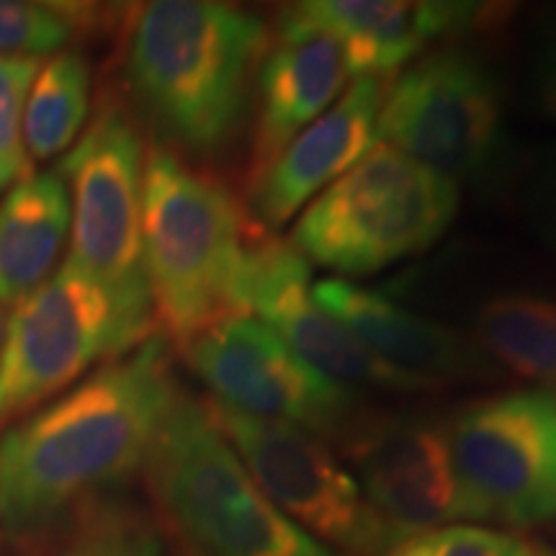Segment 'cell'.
<instances>
[{
  "mask_svg": "<svg viewBox=\"0 0 556 556\" xmlns=\"http://www.w3.org/2000/svg\"><path fill=\"white\" fill-rule=\"evenodd\" d=\"M180 397L168 340L150 336L0 433V526L39 533L148 464Z\"/></svg>",
  "mask_w": 556,
  "mask_h": 556,
  "instance_id": "cell-1",
  "label": "cell"
},
{
  "mask_svg": "<svg viewBox=\"0 0 556 556\" xmlns=\"http://www.w3.org/2000/svg\"><path fill=\"white\" fill-rule=\"evenodd\" d=\"M340 438L394 546L458 520H482L458 479L446 422L415 413H358Z\"/></svg>",
  "mask_w": 556,
  "mask_h": 556,
  "instance_id": "cell-12",
  "label": "cell"
},
{
  "mask_svg": "<svg viewBox=\"0 0 556 556\" xmlns=\"http://www.w3.org/2000/svg\"><path fill=\"white\" fill-rule=\"evenodd\" d=\"M446 435L482 520L531 528L556 518V392L479 397L451 415Z\"/></svg>",
  "mask_w": 556,
  "mask_h": 556,
  "instance_id": "cell-9",
  "label": "cell"
},
{
  "mask_svg": "<svg viewBox=\"0 0 556 556\" xmlns=\"http://www.w3.org/2000/svg\"><path fill=\"white\" fill-rule=\"evenodd\" d=\"M531 99L544 119L556 122V24L544 29L533 50Z\"/></svg>",
  "mask_w": 556,
  "mask_h": 556,
  "instance_id": "cell-25",
  "label": "cell"
},
{
  "mask_svg": "<svg viewBox=\"0 0 556 556\" xmlns=\"http://www.w3.org/2000/svg\"><path fill=\"white\" fill-rule=\"evenodd\" d=\"M456 208L454 180L377 142L304 208L289 242L340 276H371L433 248Z\"/></svg>",
  "mask_w": 556,
  "mask_h": 556,
  "instance_id": "cell-5",
  "label": "cell"
},
{
  "mask_svg": "<svg viewBox=\"0 0 556 556\" xmlns=\"http://www.w3.org/2000/svg\"><path fill=\"white\" fill-rule=\"evenodd\" d=\"M351 75L336 41L312 31H278L261 62L253 96L248 184L332 106Z\"/></svg>",
  "mask_w": 556,
  "mask_h": 556,
  "instance_id": "cell-17",
  "label": "cell"
},
{
  "mask_svg": "<svg viewBox=\"0 0 556 556\" xmlns=\"http://www.w3.org/2000/svg\"><path fill=\"white\" fill-rule=\"evenodd\" d=\"M533 554H536V556H556V548L546 546V544H533Z\"/></svg>",
  "mask_w": 556,
  "mask_h": 556,
  "instance_id": "cell-29",
  "label": "cell"
},
{
  "mask_svg": "<svg viewBox=\"0 0 556 556\" xmlns=\"http://www.w3.org/2000/svg\"><path fill=\"white\" fill-rule=\"evenodd\" d=\"M5 330H9V315H5V307H3V304H0V356H3Z\"/></svg>",
  "mask_w": 556,
  "mask_h": 556,
  "instance_id": "cell-28",
  "label": "cell"
},
{
  "mask_svg": "<svg viewBox=\"0 0 556 556\" xmlns=\"http://www.w3.org/2000/svg\"><path fill=\"white\" fill-rule=\"evenodd\" d=\"M381 556H536L533 544L510 531L454 523L417 533Z\"/></svg>",
  "mask_w": 556,
  "mask_h": 556,
  "instance_id": "cell-24",
  "label": "cell"
},
{
  "mask_svg": "<svg viewBox=\"0 0 556 556\" xmlns=\"http://www.w3.org/2000/svg\"><path fill=\"white\" fill-rule=\"evenodd\" d=\"M497 9L477 3H394V0H304L278 13V31H312L336 41L351 80L402 73L430 41L471 31Z\"/></svg>",
  "mask_w": 556,
  "mask_h": 556,
  "instance_id": "cell-14",
  "label": "cell"
},
{
  "mask_svg": "<svg viewBox=\"0 0 556 556\" xmlns=\"http://www.w3.org/2000/svg\"><path fill=\"white\" fill-rule=\"evenodd\" d=\"M315 302L338 319L384 364L428 381L435 392L464 381L497 377V366L484 356L471 336L400 307L377 291L348 278L312 283Z\"/></svg>",
  "mask_w": 556,
  "mask_h": 556,
  "instance_id": "cell-16",
  "label": "cell"
},
{
  "mask_svg": "<svg viewBox=\"0 0 556 556\" xmlns=\"http://www.w3.org/2000/svg\"><path fill=\"white\" fill-rule=\"evenodd\" d=\"M263 229L232 191L152 142L142 176V250L152 312L180 351L222 319L250 315Z\"/></svg>",
  "mask_w": 556,
  "mask_h": 556,
  "instance_id": "cell-3",
  "label": "cell"
},
{
  "mask_svg": "<svg viewBox=\"0 0 556 556\" xmlns=\"http://www.w3.org/2000/svg\"><path fill=\"white\" fill-rule=\"evenodd\" d=\"M165 518L204 556H343L283 516L253 482L204 402L180 392L150 451Z\"/></svg>",
  "mask_w": 556,
  "mask_h": 556,
  "instance_id": "cell-4",
  "label": "cell"
},
{
  "mask_svg": "<svg viewBox=\"0 0 556 556\" xmlns=\"http://www.w3.org/2000/svg\"><path fill=\"white\" fill-rule=\"evenodd\" d=\"M389 80L351 83L338 103L291 139L274 163L248 184L253 222L261 229L287 225L299 208L353 168L377 144V124Z\"/></svg>",
  "mask_w": 556,
  "mask_h": 556,
  "instance_id": "cell-15",
  "label": "cell"
},
{
  "mask_svg": "<svg viewBox=\"0 0 556 556\" xmlns=\"http://www.w3.org/2000/svg\"><path fill=\"white\" fill-rule=\"evenodd\" d=\"M96 16L90 5L0 0V54L39 58L60 52Z\"/></svg>",
  "mask_w": 556,
  "mask_h": 556,
  "instance_id": "cell-22",
  "label": "cell"
},
{
  "mask_svg": "<svg viewBox=\"0 0 556 556\" xmlns=\"http://www.w3.org/2000/svg\"><path fill=\"white\" fill-rule=\"evenodd\" d=\"M90 65L78 50L58 52L39 67L24 111V142L31 160L65 152L86 127Z\"/></svg>",
  "mask_w": 556,
  "mask_h": 556,
  "instance_id": "cell-20",
  "label": "cell"
},
{
  "mask_svg": "<svg viewBox=\"0 0 556 556\" xmlns=\"http://www.w3.org/2000/svg\"><path fill=\"white\" fill-rule=\"evenodd\" d=\"M544 238L552 242L556 248V206H552V212L546 214V227H544Z\"/></svg>",
  "mask_w": 556,
  "mask_h": 556,
  "instance_id": "cell-27",
  "label": "cell"
},
{
  "mask_svg": "<svg viewBox=\"0 0 556 556\" xmlns=\"http://www.w3.org/2000/svg\"><path fill=\"white\" fill-rule=\"evenodd\" d=\"M70 191L67 266L93 278L114 302L124 336L137 348L150 338L152 296L142 250L144 142L122 103L101 101L86 135L60 165Z\"/></svg>",
  "mask_w": 556,
  "mask_h": 556,
  "instance_id": "cell-6",
  "label": "cell"
},
{
  "mask_svg": "<svg viewBox=\"0 0 556 556\" xmlns=\"http://www.w3.org/2000/svg\"><path fill=\"white\" fill-rule=\"evenodd\" d=\"M204 405L263 495L304 533L343 556H381L394 546L353 471L323 438L214 400Z\"/></svg>",
  "mask_w": 556,
  "mask_h": 556,
  "instance_id": "cell-8",
  "label": "cell"
},
{
  "mask_svg": "<svg viewBox=\"0 0 556 556\" xmlns=\"http://www.w3.org/2000/svg\"><path fill=\"white\" fill-rule=\"evenodd\" d=\"M541 186H544V191L552 197V206H556V144H552L544 152V157H541Z\"/></svg>",
  "mask_w": 556,
  "mask_h": 556,
  "instance_id": "cell-26",
  "label": "cell"
},
{
  "mask_svg": "<svg viewBox=\"0 0 556 556\" xmlns=\"http://www.w3.org/2000/svg\"><path fill=\"white\" fill-rule=\"evenodd\" d=\"M70 191L60 170L37 173L0 201V304L18 307L58 274L70 240Z\"/></svg>",
  "mask_w": 556,
  "mask_h": 556,
  "instance_id": "cell-18",
  "label": "cell"
},
{
  "mask_svg": "<svg viewBox=\"0 0 556 556\" xmlns=\"http://www.w3.org/2000/svg\"><path fill=\"white\" fill-rule=\"evenodd\" d=\"M129 351L111 296L65 263L9 317L0 356V426L65 392L99 358Z\"/></svg>",
  "mask_w": 556,
  "mask_h": 556,
  "instance_id": "cell-10",
  "label": "cell"
},
{
  "mask_svg": "<svg viewBox=\"0 0 556 556\" xmlns=\"http://www.w3.org/2000/svg\"><path fill=\"white\" fill-rule=\"evenodd\" d=\"M39 67V58L0 54V191L34 176L24 142V111Z\"/></svg>",
  "mask_w": 556,
  "mask_h": 556,
  "instance_id": "cell-23",
  "label": "cell"
},
{
  "mask_svg": "<svg viewBox=\"0 0 556 556\" xmlns=\"http://www.w3.org/2000/svg\"><path fill=\"white\" fill-rule=\"evenodd\" d=\"M54 556H173L163 528L144 507L99 497L65 520Z\"/></svg>",
  "mask_w": 556,
  "mask_h": 556,
  "instance_id": "cell-21",
  "label": "cell"
},
{
  "mask_svg": "<svg viewBox=\"0 0 556 556\" xmlns=\"http://www.w3.org/2000/svg\"><path fill=\"white\" fill-rule=\"evenodd\" d=\"M258 13L217 0H155L131 11L124 31V86L155 142L214 160L250 119L255 78L270 47Z\"/></svg>",
  "mask_w": 556,
  "mask_h": 556,
  "instance_id": "cell-2",
  "label": "cell"
},
{
  "mask_svg": "<svg viewBox=\"0 0 556 556\" xmlns=\"http://www.w3.org/2000/svg\"><path fill=\"white\" fill-rule=\"evenodd\" d=\"M471 340L507 374L556 392V299L533 291L486 299L471 319Z\"/></svg>",
  "mask_w": 556,
  "mask_h": 556,
  "instance_id": "cell-19",
  "label": "cell"
},
{
  "mask_svg": "<svg viewBox=\"0 0 556 556\" xmlns=\"http://www.w3.org/2000/svg\"><path fill=\"white\" fill-rule=\"evenodd\" d=\"M377 135L454 184H479L505 152L503 83L467 47L422 54L387 83Z\"/></svg>",
  "mask_w": 556,
  "mask_h": 556,
  "instance_id": "cell-7",
  "label": "cell"
},
{
  "mask_svg": "<svg viewBox=\"0 0 556 556\" xmlns=\"http://www.w3.org/2000/svg\"><path fill=\"white\" fill-rule=\"evenodd\" d=\"M250 312H258L278 338L319 374L348 389L426 394L428 381L384 364L351 330L328 315L312 294L309 266L291 242L263 235L253 255Z\"/></svg>",
  "mask_w": 556,
  "mask_h": 556,
  "instance_id": "cell-13",
  "label": "cell"
},
{
  "mask_svg": "<svg viewBox=\"0 0 556 556\" xmlns=\"http://www.w3.org/2000/svg\"><path fill=\"white\" fill-rule=\"evenodd\" d=\"M184 353L212 389V400L238 413L287 422L317 438H340L361 413L356 389L312 368L258 317L222 319Z\"/></svg>",
  "mask_w": 556,
  "mask_h": 556,
  "instance_id": "cell-11",
  "label": "cell"
}]
</instances>
